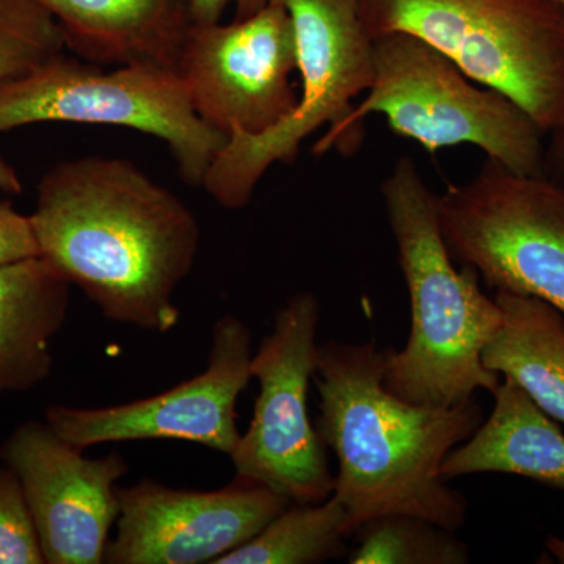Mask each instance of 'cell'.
Segmentation results:
<instances>
[{
	"mask_svg": "<svg viewBox=\"0 0 564 564\" xmlns=\"http://www.w3.org/2000/svg\"><path fill=\"white\" fill-rule=\"evenodd\" d=\"M20 481L46 564L104 563L120 516L121 455L88 458L47 422L21 423L0 447Z\"/></svg>",
	"mask_w": 564,
	"mask_h": 564,
	"instance_id": "obj_12",
	"label": "cell"
},
{
	"mask_svg": "<svg viewBox=\"0 0 564 564\" xmlns=\"http://www.w3.org/2000/svg\"><path fill=\"white\" fill-rule=\"evenodd\" d=\"M545 547L555 556L556 562L564 564V534L563 536H551L545 543Z\"/></svg>",
	"mask_w": 564,
	"mask_h": 564,
	"instance_id": "obj_26",
	"label": "cell"
},
{
	"mask_svg": "<svg viewBox=\"0 0 564 564\" xmlns=\"http://www.w3.org/2000/svg\"><path fill=\"white\" fill-rule=\"evenodd\" d=\"M373 79L359 106L329 128L315 147L325 154L351 140L369 115H384L397 135L430 154L473 144L519 174H544V132L503 93L474 84L451 58L408 33L372 40Z\"/></svg>",
	"mask_w": 564,
	"mask_h": 564,
	"instance_id": "obj_4",
	"label": "cell"
},
{
	"mask_svg": "<svg viewBox=\"0 0 564 564\" xmlns=\"http://www.w3.org/2000/svg\"><path fill=\"white\" fill-rule=\"evenodd\" d=\"M370 39L417 36L466 76L503 93L543 129L564 122V7L558 0H358Z\"/></svg>",
	"mask_w": 564,
	"mask_h": 564,
	"instance_id": "obj_5",
	"label": "cell"
},
{
	"mask_svg": "<svg viewBox=\"0 0 564 564\" xmlns=\"http://www.w3.org/2000/svg\"><path fill=\"white\" fill-rule=\"evenodd\" d=\"M193 109L229 137L262 133L295 110L296 41L291 14L270 0L229 24L193 22L176 65Z\"/></svg>",
	"mask_w": 564,
	"mask_h": 564,
	"instance_id": "obj_10",
	"label": "cell"
},
{
	"mask_svg": "<svg viewBox=\"0 0 564 564\" xmlns=\"http://www.w3.org/2000/svg\"><path fill=\"white\" fill-rule=\"evenodd\" d=\"M39 122L132 129L165 141L182 181L202 187L228 137L193 109L176 69L154 63L106 66L55 55L0 82V132Z\"/></svg>",
	"mask_w": 564,
	"mask_h": 564,
	"instance_id": "obj_6",
	"label": "cell"
},
{
	"mask_svg": "<svg viewBox=\"0 0 564 564\" xmlns=\"http://www.w3.org/2000/svg\"><path fill=\"white\" fill-rule=\"evenodd\" d=\"M454 261L496 292L533 296L564 314V185L491 161L436 195Z\"/></svg>",
	"mask_w": 564,
	"mask_h": 564,
	"instance_id": "obj_8",
	"label": "cell"
},
{
	"mask_svg": "<svg viewBox=\"0 0 564 564\" xmlns=\"http://www.w3.org/2000/svg\"><path fill=\"white\" fill-rule=\"evenodd\" d=\"M269 2L270 0H193V22H218L229 7L236 10V20H243L258 13Z\"/></svg>",
	"mask_w": 564,
	"mask_h": 564,
	"instance_id": "obj_23",
	"label": "cell"
},
{
	"mask_svg": "<svg viewBox=\"0 0 564 564\" xmlns=\"http://www.w3.org/2000/svg\"><path fill=\"white\" fill-rule=\"evenodd\" d=\"M69 289L41 256L0 265V395L31 391L50 378Z\"/></svg>",
	"mask_w": 564,
	"mask_h": 564,
	"instance_id": "obj_16",
	"label": "cell"
},
{
	"mask_svg": "<svg viewBox=\"0 0 564 564\" xmlns=\"http://www.w3.org/2000/svg\"><path fill=\"white\" fill-rule=\"evenodd\" d=\"M411 303V329L402 351L386 356L384 386L410 403L454 406L494 392L499 373L484 350L502 323L496 300L473 267L456 269L437 221L436 195L411 158H400L381 184Z\"/></svg>",
	"mask_w": 564,
	"mask_h": 564,
	"instance_id": "obj_3",
	"label": "cell"
},
{
	"mask_svg": "<svg viewBox=\"0 0 564 564\" xmlns=\"http://www.w3.org/2000/svg\"><path fill=\"white\" fill-rule=\"evenodd\" d=\"M251 332L240 318L215 322L203 373L170 391L102 408L54 404L44 415L52 430L85 448L126 441L174 440L231 456L240 440L237 400L251 380Z\"/></svg>",
	"mask_w": 564,
	"mask_h": 564,
	"instance_id": "obj_11",
	"label": "cell"
},
{
	"mask_svg": "<svg viewBox=\"0 0 564 564\" xmlns=\"http://www.w3.org/2000/svg\"><path fill=\"white\" fill-rule=\"evenodd\" d=\"M456 530L421 516L386 514L355 530L351 564H466L469 545Z\"/></svg>",
	"mask_w": 564,
	"mask_h": 564,
	"instance_id": "obj_19",
	"label": "cell"
},
{
	"mask_svg": "<svg viewBox=\"0 0 564 564\" xmlns=\"http://www.w3.org/2000/svg\"><path fill=\"white\" fill-rule=\"evenodd\" d=\"M494 410L441 464L444 480L510 474L564 491V434L510 378L494 392Z\"/></svg>",
	"mask_w": 564,
	"mask_h": 564,
	"instance_id": "obj_15",
	"label": "cell"
},
{
	"mask_svg": "<svg viewBox=\"0 0 564 564\" xmlns=\"http://www.w3.org/2000/svg\"><path fill=\"white\" fill-rule=\"evenodd\" d=\"M388 348L375 343L321 345L314 381L315 429L336 456L333 496L348 536L375 518L413 514L459 530L466 496L441 477V464L484 422L477 400L433 406L404 402L384 386Z\"/></svg>",
	"mask_w": 564,
	"mask_h": 564,
	"instance_id": "obj_2",
	"label": "cell"
},
{
	"mask_svg": "<svg viewBox=\"0 0 564 564\" xmlns=\"http://www.w3.org/2000/svg\"><path fill=\"white\" fill-rule=\"evenodd\" d=\"M347 513L336 497L291 503L250 541L214 564H315L343 558Z\"/></svg>",
	"mask_w": 564,
	"mask_h": 564,
	"instance_id": "obj_18",
	"label": "cell"
},
{
	"mask_svg": "<svg viewBox=\"0 0 564 564\" xmlns=\"http://www.w3.org/2000/svg\"><path fill=\"white\" fill-rule=\"evenodd\" d=\"M494 300L502 323L485 347V366L564 423V314L533 296L497 292Z\"/></svg>",
	"mask_w": 564,
	"mask_h": 564,
	"instance_id": "obj_17",
	"label": "cell"
},
{
	"mask_svg": "<svg viewBox=\"0 0 564 564\" xmlns=\"http://www.w3.org/2000/svg\"><path fill=\"white\" fill-rule=\"evenodd\" d=\"M66 50L57 21L35 0H0V82L14 79Z\"/></svg>",
	"mask_w": 564,
	"mask_h": 564,
	"instance_id": "obj_20",
	"label": "cell"
},
{
	"mask_svg": "<svg viewBox=\"0 0 564 564\" xmlns=\"http://www.w3.org/2000/svg\"><path fill=\"white\" fill-rule=\"evenodd\" d=\"M66 47L101 66L154 63L176 69L193 25V0H35Z\"/></svg>",
	"mask_w": 564,
	"mask_h": 564,
	"instance_id": "obj_14",
	"label": "cell"
},
{
	"mask_svg": "<svg viewBox=\"0 0 564 564\" xmlns=\"http://www.w3.org/2000/svg\"><path fill=\"white\" fill-rule=\"evenodd\" d=\"M276 2L292 18L302 95L295 110L269 131L228 137L202 185L225 209L248 206L270 166L295 161L303 141L343 121L352 99L372 84V39L359 20L358 0Z\"/></svg>",
	"mask_w": 564,
	"mask_h": 564,
	"instance_id": "obj_7",
	"label": "cell"
},
{
	"mask_svg": "<svg viewBox=\"0 0 564 564\" xmlns=\"http://www.w3.org/2000/svg\"><path fill=\"white\" fill-rule=\"evenodd\" d=\"M118 494L117 534L104 556L110 564H214L292 503L269 486L240 477L218 491L143 480Z\"/></svg>",
	"mask_w": 564,
	"mask_h": 564,
	"instance_id": "obj_13",
	"label": "cell"
},
{
	"mask_svg": "<svg viewBox=\"0 0 564 564\" xmlns=\"http://www.w3.org/2000/svg\"><path fill=\"white\" fill-rule=\"evenodd\" d=\"M0 191L13 193V195L22 192L20 177L2 155H0Z\"/></svg>",
	"mask_w": 564,
	"mask_h": 564,
	"instance_id": "obj_24",
	"label": "cell"
},
{
	"mask_svg": "<svg viewBox=\"0 0 564 564\" xmlns=\"http://www.w3.org/2000/svg\"><path fill=\"white\" fill-rule=\"evenodd\" d=\"M40 256L31 217L0 203V265Z\"/></svg>",
	"mask_w": 564,
	"mask_h": 564,
	"instance_id": "obj_22",
	"label": "cell"
},
{
	"mask_svg": "<svg viewBox=\"0 0 564 564\" xmlns=\"http://www.w3.org/2000/svg\"><path fill=\"white\" fill-rule=\"evenodd\" d=\"M558 2L564 7V0H558Z\"/></svg>",
	"mask_w": 564,
	"mask_h": 564,
	"instance_id": "obj_27",
	"label": "cell"
},
{
	"mask_svg": "<svg viewBox=\"0 0 564 564\" xmlns=\"http://www.w3.org/2000/svg\"><path fill=\"white\" fill-rule=\"evenodd\" d=\"M552 159L556 169L564 173V122L562 128L555 132L554 151H552Z\"/></svg>",
	"mask_w": 564,
	"mask_h": 564,
	"instance_id": "obj_25",
	"label": "cell"
},
{
	"mask_svg": "<svg viewBox=\"0 0 564 564\" xmlns=\"http://www.w3.org/2000/svg\"><path fill=\"white\" fill-rule=\"evenodd\" d=\"M40 256L107 321L166 334L202 228L180 196L118 158L74 159L44 174L29 215Z\"/></svg>",
	"mask_w": 564,
	"mask_h": 564,
	"instance_id": "obj_1",
	"label": "cell"
},
{
	"mask_svg": "<svg viewBox=\"0 0 564 564\" xmlns=\"http://www.w3.org/2000/svg\"><path fill=\"white\" fill-rule=\"evenodd\" d=\"M321 304L296 293L274 317L272 332L252 355L259 393L250 426L229 458L236 477L258 481L292 503H321L334 491L328 448L307 413L317 370Z\"/></svg>",
	"mask_w": 564,
	"mask_h": 564,
	"instance_id": "obj_9",
	"label": "cell"
},
{
	"mask_svg": "<svg viewBox=\"0 0 564 564\" xmlns=\"http://www.w3.org/2000/svg\"><path fill=\"white\" fill-rule=\"evenodd\" d=\"M0 564H44L20 481L3 464L0 466Z\"/></svg>",
	"mask_w": 564,
	"mask_h": 564,
	"instance_id": "obj_21",
	"label": "cell"
}]
</instances>
